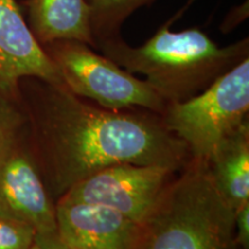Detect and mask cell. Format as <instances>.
<instances>
[{
	"label": "cell",
	"instance_id": "277c9868",
	"mask_svg": "<svg viewBox=\"0 0 249 249\" xmlns=\"http://www.w3.org/2000/svg\"><path fill=\"white\" fill-rule=\"evenodd\" d=\"M249 57L203 91L185 102L167 103L161 121L185 143L192 160H207L217 143L248 120Z\"/></svg>",
	"mask_w": 249,
	"mask_h": 249
},
{
	"label": "cell",
	"instance_id": "5bb4252c",
	"mask_svg": "<svg viewBox=\"0 0 249 249\" xmlns=\"http://www.w3.org/2000/svg\"><path fill=\"white\" fill-rule=\"evenodd\" d=\"M23 111L20 98H12L0 92V141L2 136L22 120Z\"/></svg>",
	"mask_w": 249,
	"mask_h": 249
},
{
	"label": "cell",
	"instance_id": "ac0fdd59",
	"mask_svg": "<svg viewBox=\"0 0 249 249\" xmlns=\"http://www.w3.org/2000/svg\"><path fill=\"white\" fill-rule=\"evenodd\" d=\"M30 249H40V248L38 247V246H37V245L35 244V242H34V245L31 246V248H30Z\"/></svg>",
	"mask_w": 249,
	"mask_h": 249
},
{
	"label": "cell",
	"instance_id": "4fadbf2b",
	"mask_svg": "<svg viewBox=\"0 0 249 249\" xmlns=\"http://www.w3.org/2000/svg\"><path fill=\"white\" fill-rule=\"evenodd\" d=\"M35 234L30 225L0 214V249H30Z\"/></svg>",
	"mask_w": 249,
	"mask_h": 249
},
{
	"label": "cell",
	"instance_id": "9c48e42d",
	"mask_svg": "<svg viewBox=\"0 0 249 249\" xmlns=\"http://www.w3.org/2000/svg\"><path fill=\"white\" fill-rule=\"evenodd\" d=\"M59 239L71 249H135L141 225L98 204L55 202Z\"/></svg>",
	"mask_w": 249,
	"mask_h": 249
},
{
	"label": "cell",
	"instance_id": "5b68a950",
	"mask_svg": "<svg viewBox=\"0 0 249 249\" xmlns=\"http://www.w3.org/2000/svg\"><path fill=\"white\" fill-rule=\"evenodd\" d=\"M60 73L64 86L74 95L91 99L108 110H144L163 113L167 103L145 80L118 66L79 40H55L43 45Z\"/></svg>",
	"mask_w": 249,
	"mask_h": 249
},
{
	"label": "cell",
	"instance_id": "30bf717a",
	"mask_svg": "<svg viewBox=\"0 0 249 249\" xmlns=\"http://www.w3.org/2000/svg\"><path fill=\"white\" fill-rule=\"evenodd\" d=\"M27 23L40 45L79 40L95 49L86 0H26Z\"/></svg>",
	"mask_w": 249,
	"mask_h": 249
},
{
	"label": "cell",
	"instance_id": "7c38bea8",
	"mask_svg": "<svg viewBox=\"0 0 249 249\" xmlns=\"http://www.w3.org/2000/svg\"><path fill=\"white\" fill-rule=\"evenodd\" d=\"M90 9V22L95 44L123 37L121 29L140 8L157 0H86ZM95 46V49H96Z\"/></svg>",
	"mask_w": 249,
	"mask_h": 249
},
{
	"label": "cell",
	"instance_id": "6da1fadb",
	"mask_svg": "<svg viewBox=\"0 0 249 249\" xmlns=\"http://www.w3.org/2000/svg\"><path fill=\"white\" fill-rule=\"evenodd\" d=\"M18 89L31 154L54 203L76 182L112 165L178 172L191 160L185 143L155 112L108 110L37 77H24Z\"/></svg>",
	"mask_w": 249,
	"mask_h": 249
},
{
	"label": "cell",
	"instance_id": "9a60e30c",
	"mask_svg": "<svg viewBox=\"0 0 249 249\" xmlns=\"http://www.w3.org/2000/svg\"><path fill=\"white\" fill-rule=\"evenodd\" d=\"M235 244L242 249L249 248V203L234 211Z\"/></svg>",
	"mask_w": 249,
	"mask_h": 249
},
{
	"label": "cell",
	"instance_id": "3957f363",
	"mask_svg": "<svg viewBox=\"0 0 249 249\" xmlns=\"http://www.w3.org/2000/svg\"><path fill=\"white\" fill-rule=\"evenodd\" d=\"M234 211L217 192L207 160L170 180L141 224L135 249H234Z\"/></svg>",
	"mask_w": 249,
	"mask_h": 249
},
{
	"label": "cell",
	"instance_id": "2e32d148",
	"mask_svg": "<svg viewBox=\"0 0 249 249\" xmlns=\"http://www.w3.org/2000/svg\"><path fill=\"white\" fill-rule=\"evenodd\" d=\"M248 0H246L242 4L233 7L229 13L226 14V17L224 18L222 24H220V30L224 34H229L236 29V27L242 22H245L248 18Z\"/></svg>",
	"mask_w": 249,
	"mask_h": 249
},
{
	"label": "cell",
	"instance_id": "ba28073f",
	"mask_svg": "<svg viewBox=\"0 0 249 249\" xmlns=\"http://www.w3.org/2000/svg\"><path fill=\"white\" fill-rule=\"evenodd\" d=\"M37 77L64 85L54 62L31 33L17 0H0V92L20 98V81Z\"/></svg>",
	"mask_w": 249,
	"mask_h": 249
},
{
	"label": "cell",
	"instance_id": "52a82bcc",
	"mask_svg": "<svg viewBox=\"0 0 249 249\" xmlns=\"http://www.w3.org/2000/svg\"><path fill=\"white\" fill-rule=\"evenodd\" d=\"M176 173L155 165H112L76 182L59 200L104 205L141 225Z\"/></svg>",
	"mask_w": 249,
	"mask_h": 249
},
{
	"label": "cell",
	"instance_id": "e0dca14e",
	"mask_svg": "<svg viewBox=\"0 0 249 249\" xmlns=\"http://www.w3.org/2000/svg\"><path fill=\"white\" fill-rule=\"evenodd\" d=\"M35 244L40 249H71L59 239L58 232L51 234H35Z\"/></svg>",
	"mask_w": 249,
	"mask_h": 249
},
{
	"label": "cell",
	"instance_id": "8992f818",
	"mask_svg": "<svg viewBox=\"0 0 249 249\" xmlns=\"http://www.w3.org/2000/svg\"><path fill=\"white\" fill-rule=\"evenodd\" d=\"M0 214L30 225L36 234L57 232L55 203L31 154L24 114L0 141Z\"/></svg>",
	"mask_w": 249,
	"mask_h": 249
},
{
	"label": "cell",
	"instance_id": "7a4b0ae2",
	"mask_svg": "<svg viewBox=\"0 0 249 249\" xmlns=\"http://www.w3.org/2000/svg\"><path fill=\"white\" fill-rule=\"evenodd\" d=\"M193 1L189 0L142 45L132 46L121 37L98 43L96 49L124 71L144 75L166 103L194 97L249 57V38L219 46L198 27L171 30Z\"/></svg>",
	"mask_w": 249,
	"mask_h": 249
},
{
	"label": "cell",
	"instance_id": "8fae6325",
	"mask_svg": "<svg viewBox=\"0 0 249 249\" xmlns=\"http://www.w3.org/2000/svg\"><path fill=\"white\" fill-rule=\"evenodd\" d=\"M217 192L233 211L249 203V121L217 143L207 160Z\"/></svg>",
	"mask_w": 249,
	"mask_h": 249
}]
</instances>
